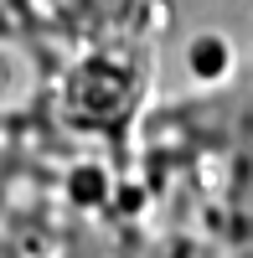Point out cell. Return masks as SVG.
I'll return each instance as SVG.
<instances>
[{"instance_id":"1","label":"cell","mask_w":253,"mask_h":258,"mask_svg":"<svg viewBox=\"0 0 253 258\" xmlns=\"http://www.w3.org/2000/svg\"><path fill=\"white\" fill-rule=\"evenodd\" d=\"M52 88V62L41 41L21 26H0V124L31 119Z\"/></svg>"},{"instance_id":"2","label":"cell","mask_w":253,"mask_h":258,"mask_svg":"<svg viewBox=\"0 0 253 258\" xmlns=\"http://www.w3.org/2000/svg\"><path fill=\"white\" fill-rule=\"evenodd\" d=\"M16 11L31 21V26H68L83 11V0H16Z\"/></svg>"},{"instance_id":"3","label":"cell","mask_w":253,"mask_h":258,"mask_svg":"<svg viewBox=\"0 0 253 258\" xmlns=\"http://www.w3.org/2000/svg\"><path fill=\"white\" fill-rule=\"evenodd\" d=\"M11 6H16V0H0V11H11Z\"/></svg>"}]
</instances>
